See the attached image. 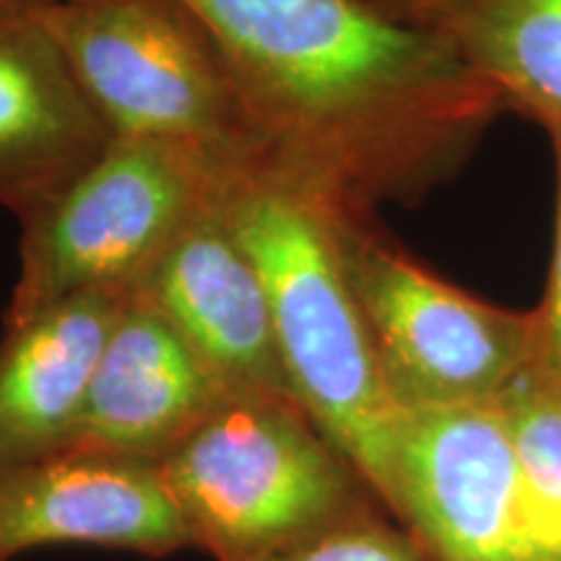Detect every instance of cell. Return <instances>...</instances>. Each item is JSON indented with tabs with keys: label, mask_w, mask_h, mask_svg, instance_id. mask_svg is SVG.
Here are the masks:
<instances>
[{
	"label": "cell",
	"mask_w": 561,
	"mask_h": 561,
	"mask_svg": "<svg viewBox=\"0 0 561 561\" xmlns=\"http://www.w3.org/2000/svg\"><path fill=\"white\" fill-rule=\"evenodd\" d=\"M227 62L261 170L354 210L445 180L504 104L439 30L364 0H182Z\"/></svg>",
	"instance_id": "obj_1"
},
{
	"label": "cell",
	"mask_w": 561,
	"mask_h": 561,
	"mask_svg": "<svg viewBox=\"0 0 561 561\" xmlns=\"http://www.w3.org/2000/svg\"><path fill=\"white\" fill-rule=\"evenodd\" d=\"M216 203L268 291L294 403L388 510L403 411L343 268L333 224L339 203L250 170L219 174Z\"/></svg>",
	"instance_id": "obj_2"
},
{
	"label": "cell",
	"mask_w": 561,
	"mask_h": 561,
	"mask_svg": "<svg viewBox=\"0 0 561 561\" xmlns=\"http://www.w3.org/2000/svg\"><path fill=\"white\" fill-rule=\"evenodd\" d=\"M159 473L193 546L216 561H255L382 507L291 398L265 392H227Z\"/></svg>",
	"instance_id": "obj_3"
},
{
	"label": "cell",
	"mask_w": 561,
	"mask_h": 561,
	"mask_svg": "<svg viewBox=\"0 0 561 561\" xmlns=\"http://www.w3.org/2000/svg\"><path fill=\"white\" fill-rule=\"evenodd\" d=\"M37 16L112 138L261 170L227 62L182 0H37Z\"/></svg>",
	"instance_id": "obj_4"
},
{
	"label": "cell",
	"mask_w": 561,
	"mask_h": 561,
	"mask_svg": "<svg viewBox=\"0 0 561 561\" xmlns=\"http://www.w3.org/2000/svg\"><path fill=\"white\" fill-rule=\"evenodd\" d=\"M343 268L367 320L392 401L403 413L500 401L536 362L533 312L458 289L369 227L333 208Z\"/></svg>",
	"instance_id": "obj_5"
},
{
	"label": "cell",
	"mask_w": 561,
	"mask_h": 561,
	"mask_svg": "<svg viewBox=\"0 0 561 561\" xmlns=\"http://www.w3.org/2000/svg\"><path fill=\"white\" fill-rule=\"evenodd\" d=\"M221 172L151 140L112 138L87 172L24 221L5 325L83 291H133Z\"/></svg>",
	"instance_id": "obj_6"
},
{
	"label": "cell",
	"mask_w": 561,
	"mask_h": 561,
	"mask_svg": "<svg viewBox=\"0 0 561 561\" xmlns=\"http://www.w3.org/2000/svg\"><path fill=\"white\" fill-rule=\"evenodd\" d=\"M388 512L430 561H553L502 401L403 413Z\"/></svg>",
	"instance_id": "obj_7"
},
{
	"label": "cell",
	"mask_w": 561,
	"mask_h": 561,
	"mask_svg": "<svg viewBox=\"0 0 561 561\" xmlns=\"http://www.w3.org/2000/svg\"><path fill=\"white\" fill-rule=\"evenodd\" d=\"M66 543L161 559L193 536L157 462L62 450L0 471V561Z\"/></svg>",
	"instance_id": "obj_8"
},
{
	"label": "cell",
	"mask_w": 561,
	"mask_h": 561,
	"mask_svg": "<svg viewBox=\"0 0 561 561\" xmlns=\"http://www.w3.org/2000/svg\"><path fill=\"white\" fill-rule=\"evenodd\" d=\"M133 291L178 328L231 392L291 398L268 291L221 216L216 187Z\"/></svg>",
	"instance_id": "obj_9"
},
{
	"label": "cell",
	"mask_w": 561,
	"mask_h": 561,
	"mask_svg": "<svg viewBox=\"0 0 561 561\" xmlns=\"http://www.w3.org/2000/svg\"><path fill=\"white\" fill-rule=\"evenodd\" d=\"M110 144L37 0H0V206L24 224Z\"/></svg>",
	"instance_id": "obj_10"
},
{
	"label": "cell",
	"mask_w": 561,
	"mask_h": 561,
	"mask_svg": "<svg viewBox=\"0 0 561 561\" xmlns=\"http://www.w3.org/2000/svg\"><path fill=\"white\" fill-rule=\"evenodd\" d=\"M231 392L159 310L128 294L66 450L159 462Z\"/></svg>",
	"instance_id": "obj_11"
},
{
	"label": "cell",
	"mask_w": 561,
	"mask_h": 561,
	"mask_svg": "<svg viewBox=\"0 0 561 561\" xmlns=\"http://www.w3.org/2000/svg\"><path fill=\"white\" fill-rule=\"evenodd\" d=\"M130 291H83L0 335V471L68 447Z\"/></svg>",
	"instance_id": "obj_12"
},
{
	"label": "cell",
	"mask_w": 561,
	"mask_h": 561,
	"mask_svg": "<svg viewBox=\"0 0 561 561\" xmlns=\"http://www.w3.org/2000/svg\"><path fill=\"white\" fill-rule=\"evenodd\" d=\"M434 30L504 107L561 130V0H462Z\"/></svg>",
	"instance_id": "obj_13"
},
{
	"label": "cell",
	"mask_w": 561,
	"mask_h": 561,
	"mask_svg": "<svg viewBox=\"0 0 561 561\" xmlns=\"http://www.w3.org/2000/svg\"><path fill=\"white\" fill-rule=\"evenodd\" d=\"M500 401L515 434L546 551L561 561V382L533 362Z\"/></svg>",
	"instance_id": "obj_14"
},
{
	"label": "cell",
	"mask_w": 561,
	"mask_h": 561,
	"mask_svg": "<svg viewBox=\"0 0 561 561\" xmlns=\"http://www.w3.org/2000/svg\"><path fill=\"white\" fill-rule=\"evenodd\" d=\"M385 510V507H382ZM388 512V510H385ZM255 561H430L401 523L369 507Z\"/></svg>",
	"instance_id": "obj_15"
},
{
	"label": "cell",
	"mask_w": 561,
	"mask_h": 561,
	"mask_svg": "<svg viewBox=\"0 0 561 561\" xmlns=\"http://www.w3.org/2000/svg\"><path fill=\"white\" fill-rule=\"evenodd\" d=\"M549 136L553 161H557V227H553L549 284H546L541 305L530 312L533 328H536V364L561 382V130Z\"/></svg>",
	"instance_id": "obj_16"
},
{
	"label": "cell",
	"mask_w": 561,
	"mask_h": 561,
	"mask_svg": "<svg viewBox=\"0 0 561 561\" xmlns=\"http://www.w3.org/2000/svg\"><path fill=\"white\" fill-rule=\"evenodd\" d=\"M364 3L392 21L434 30L447 13L458 9L462 0H364Z\"/></svg>",
	"instance_id": "obj_17"
}]
</instances>
